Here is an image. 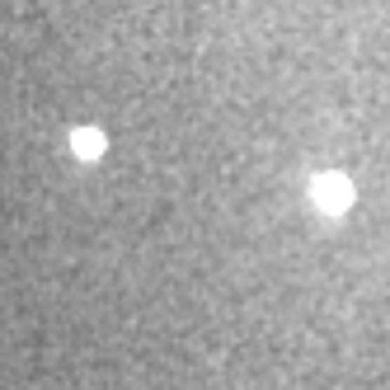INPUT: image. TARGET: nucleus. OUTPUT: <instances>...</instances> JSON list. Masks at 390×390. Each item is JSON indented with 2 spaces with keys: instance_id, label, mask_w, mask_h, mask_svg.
<instances>
[{
  "instance_id": "f257e3e1",
  "label": "nucleus",
  "mask_w": 390,
  "mask_h": 390,
  "mask_svg": "<svg viewBox=\"0 0 390 390\" xmlns=\"http://www.w3.org/2000/svg\"><path fill=\"white\" fill-rule=\"evenodd\" d=\"M311 198H315V207H320V212L339 217V212L353 203V184H348L344 174H320V179H315V188H311Z\"/></svg>"
},
{
  "instance_id": "f03ea898",
  "label": "nucleus",
  "mask_w": 390,
  "mask_h": 390,
  "mask_svg": "<svg viewBox=\"0 0 390 390\" xmlns=\"http://www.w3.org/2000/svg\"><path fill=\"white\" fill-rule=\"evenodd\" d=\"M71 146H76V156L94 160L99 151H104V132H94V127H80L76 137H71Z\"/></svg>"
}]
</instances>
